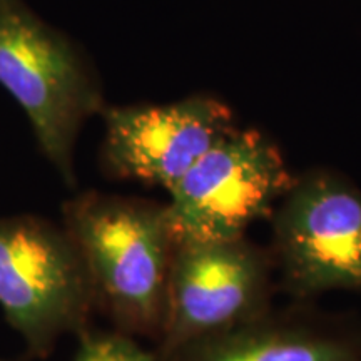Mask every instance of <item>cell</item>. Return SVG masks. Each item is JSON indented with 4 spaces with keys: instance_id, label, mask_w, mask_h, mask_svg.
Here are the masks:
<instances>
[{
    "instance_id": "cell-1",
    "label": "cell",
    "mask_w": 361,
    "mask_h": 361,
    "mask_svg": "<svg viewBox=\"0 0 361 361\" xmlns=\"http://www.w3.org/2000/svg\"><path fill=\"white\" fill-rule=\"evenodd\" d=\"M62 214L99 313L117 331L159 340L176 247L166 204L87 191L64 202Z\"/></svg>"
},
{
    "instance_id": "cell-4",
    "label": "cell",
    "mask_w": 361,
    "mask_h": 361,
    "mask_svg": "<svg viewBox=\"0 0 361 361\" xmlns=\"http://www.w3.org/2000/svg\"><path fill=\"white\" fill-rule=\"evenodd\" d=\"M274 286L271 252L246 236L176 245L157 360L259 318L273 308Z\"/></svg>"
},
{
    "instance_id": "cell-7",
    "label": "cell",
    "mask_w": 361,
    "mask_h": 361,
    "mask_svg": "<svg viewBox=\"0 0 361 361\" xmlns=\"http://www.w3.org/2000/svg\"><path fill=\"white\" fill-rule=\"evenodd\" d=\"M102 157L116 178L174 188L231 130L233 114L213 97H189L168 106L104 107Z\"/></svg>"
},
{
    "instance_id": "cell-8",
    "label": "cell",
    "mask_w": 361,
    "mask_h": 361,
    "mask_svg": "<svg viewBox=\"0 0 361 361\" xmlns=\"http://www.w3.org/2000/svg\"><path fill=\"white\" fill-rule=\"evenodd\" d=\"M166 361H361V322L300 301Z\"/></svg>"
},
{
    "instance_id": "cell-2",
    "label": "cell",
    "mask_w": 361,
    "mask_h": 361,
    "mask_svg": "<svg viewBox=\"0 0 361 361\" xmlns=\"http://www.w3.org/2000/svg\"><path fill=\"white\" fill-rule=\"evenodd\" d=\"M0 85L25 112L44 156L74 186L80 129L106 107L101 85L78 47L22 0H0Z\"/></svg>"
},
{
    "instance_id": "cell-9",
    "label": "cell",
    "mask_w": 361,
    "mask_h": 361,
    "mask_svg": "<svg viewBox=\"0 0 361 361\" xmlns=\"http://www.w3.org/2000/svg\"><path fill=\"white\" fill-rule=\"evenodd\" d=\"M74 361H159L154 351L139 345L134 336L111 329L90 328L79 336Z\"/></svg>"
},
{
    "instance_id": "cell-5",
    "label": "cell",
    "mask_w": 361,
    "mask_h": 361,
    "mask_svg": "<svg viewBox=\"0 0 361 361\" xmlns=\"http://www.w3.org/2000/svg\"><path fill=\"white\" fill-rule=\"evenodd\" d=\"M295 180L268 137L255 129L231 130L169 191L174 245L243 238L273 213Z\"/></svg>"
},
{
    "instance_id": "cell-3",
    "label": "cell",
    "mask_w": 361,
    "mask_h": 361,
    "mask_svg": "<svg viewBox=\"0 0 361 361\" xmlns=\"http://www.w3.org/2000/svg\"><path fill=\"white\" fill-rule=\"evenodd\" d=\"M0 308L35 358L92 328V283L64 226L34 214L0 219Z\"/></svg>"
},
{
    "instance_id": "cell-6",
    "label": "cell",
    "mask_w": 361,
    "mask_h": 361,
    "mask_svg": "<svg viewBox=\"0 0 361 361\" xmlns=\"http://www.w3.org/2000/svg\"><path fill=\"white\" fill-rule=\"evenodd\" d=\"M274 216L271 258L298 301L361 290V191L329 173L296 179Z\"/></svg>"
},
{
    "instance_id": "cell-10",
    "label": "cell",
    "mask_w": 361,
    "mask_h": 361,
    "mask_svg": "<svg viewBox=\"0 0 361 361\" xmlns=\"http://www.w3.org/2000/svg\"><path fill=\"white\" fill-rule=\"evenodd\" d=\"M0 361H8V360H4V358H0Z\"/></svg>"
}]
</instances>
